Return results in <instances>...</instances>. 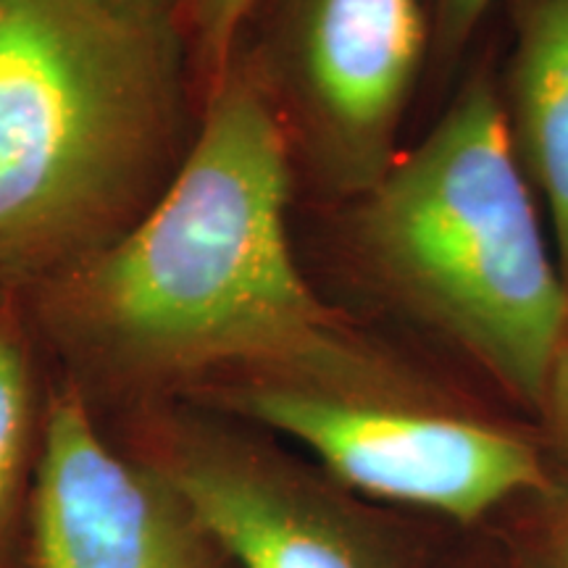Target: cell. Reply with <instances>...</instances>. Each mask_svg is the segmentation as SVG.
<instances>
[{"label": "cell", "mask_w": 568, "mask_h": 568, "mask_svg": "<svg viewBox=\"0 0 568 568\" xmlns=\"http://www.w3.org/2000/svg\"><path fill=\"white\" fill-rule=\"evenodd\" d=\"M497 0H435L437 51L453 59L471 40Z\"/></svg>", "instance_id": "12"}, {"label": "cell", "mask_w": 568, "mask_h": 568, "mask_svg": "<svg viewBox=\"0 0 568 568\" xmlns=\"http://www.w3.org/2000/svg\"><path fill=\"white\" fill-rule=\"evenodd\" d=\"M176 0H0V284L130 230L180 166Z\"/></svg>", "instance_id": "2"}, {"label": "cell", "mask_w": 568, "mask_h": 568, "mask_svg": "<svg viewBox=\"0 0 568 568\" xmlns=\"http://www.w3.org/2000/svg\"><path fill=\"white\" fill-rule=\"evenodd\" d=\"M40 426L30 343L11 316H0V560L13 527L30 508Z\"/></svg>", "instance_id": "9"}, {"label": "cell", "mask_w": 568, "mask_h": 568, "mask_svg": "<svg viewBox=\"0 0 568 568\" xmlns=\"http://www.w3.org/2000/svg\"><path fill=\"white\" fill-rule=\"evenodd\" d=\"M184 400L290 439L347 493L458 524L550 489L535 443L424 385L345 326Z\"/></svg>", "instance_id": "4"}, {"label": "cell", "mask_w": 568, "mask_h": 568, "mask_svg": "<svg viewBox=\"0 0 568 568\" xmlns=\"http://www.w3.org/2000/svg\"><path fill=\"white\" fill-rule=\"evenodd\" d=\"M32 568H222L187 503L140 453L103 435L71 379L42 400L30 489Z\"/></svg>", "instance_id": "7"}, {"label": "cell", "mask_w": 568, "mask_h": 568, "mask_svg": "<svg viewBox=\"0 0 568 568\" xmlns=\"http://www.w3.org/2000/svg\"><path fill=\"white\" fill-rule=\"evenodd\" d=\"M426 40L418 0H274L261 82L339 193L364 195L395 161Z\"/></svg>", "instance_id": "6"}, {"label": "cell", "mask_w": 568, "mask_h": 568, "mask_svg": "<svg viewBox=\"0 0 568 568\" xmlns=\"http://www.w3.org/2000/svg\"><path fill=\"white\" fill-rule=\"evenodd\" d=\"M503 109L568 284V0H527Z\"/></svg>", "instance_id": "8"}, {"label": "cell", "mask_w": 568, "mask_h": 568, "mask_svg": "<svg viewBox=\"0 0 568 568\" xmlns=\"http://www.w3.org/2000/svg\"><path fill=\"white\" fill-rule=\"evenodd\" d=\"M542 560L545 568H568V489H560L552 497Z\"/></svg>", "instance_id": "13"}, {"label": "cell", "mask_w": 568, "mask_h": 568, "mask_svg": "<svg viewBox=\"0 0 568 568\" xmlns=\"http://www.w3.org/2000/svg\"><path fill=\"white\" fill-rule=\"evenodd\" d=\"M140 456L169 479L237 568H408L382 516L332 481L195 406L151 410Z\"/></svg>", "instance_id": "5"}, {"label": "cell", "mask_w": 568, "mask_h": 568, "mask_svg": "<svg viewBox=\"0 0 568 568\" xmlns=\"http://www.w3.org/2000/svg\"><path fill=\"white\" fill-rule=\"evenodd\" d=\"M537 414L542 416L550 447L568 466V322L550 361Z\"/></svg>", "instance_id": "11"}, {"label": "cell", "mask_w": 568, "mask_h": 568, "mask_svg": "<svg viewBox=\"0 0 568 568\" xmlns=\"http://www.w3.org/2000/svg\"><path fill=\"white\" fill-rule=\"evenodd\" d=\"M290 190L282 113L232 63L151 209L38 284L48 337L84 382L142 403L316 345L339 322L295 261Z\"/></svg>", "instance_id": "1"}, {"label": "cell", "mask_w": 568, "mask_h": 568, "mask_svg": "<svg viewBox=\"0 0 568 568\" xmlns=\"http://www.w3.org/2000/svg\"><path fill=\"white\" fill-rule=\"evenodd\" d=\"M264 0H176L190 69L209 92L234 63L240 34Z\"/></svg>", "instance_id": "10"}, {"label": "cell", "mask_w": 568, "mask_h": 568, "mask_svg": "<svg viewBox=\"0 0 568 568\" xmlns=\"http://www.w3.org/2000/svg\"><path fill=\"white\" fill-rule=\"evenodd\" d=\"M355 232L397 301L539 408L568 284L489 77L361 195Z\"/></svg>", "instance_id": "3"}]
</instances>
